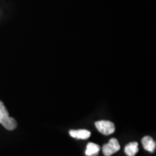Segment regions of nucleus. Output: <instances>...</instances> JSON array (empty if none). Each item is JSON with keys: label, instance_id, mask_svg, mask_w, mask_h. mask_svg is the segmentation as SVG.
<instances>
[{"label": "nucleus", "instance_id": "nucleus-1", "mask_svg": "<svg viewBox=\"0 0 156 156\" xmlns=\"http://www.w3.org/2000/svg\"><path fill=\"white\" fill-rule=\"evenodd\" d=\"M0 124L9 131L14 130L17 127L16 120L9 116V113L2 101H0Z\"/></svg>", "mask_w": 156, "mask_h": 156}, {"label": "nucleus", "instance_id": "nucleus-2", "mask_svg": "<svg viewBox=\"0 0 156 156\" xmlns=\"http://www.w3.org/2000/svg\"><path fill=\"white\" fill-rule=\"evenodd\" d=\"M97 129L104 135H110L115 132V126L114 123L109 121L101 120L95 123Z\"/></svg>", "mask_w": 156, "mask_h": 156}, {"label": "nucleus", "instance_id": "nucleus-3", "mask_svg": "<svg viewBox=\"0 0 156 156\" xmlns=\"http://www.w3.org/2000/svg\"><path fill=\"white\" fill-rule=\"evenodd\" d=\"M120 150V145L116 138H112L108 143L103 146L102 151L105 156H111Z\"/></svg>", "mask_w": 156, "mask_h": 156}, {"label": "nucleus", "instance_id": "nucleus-4", "mask_svg": "<svg viewBox=\"0 0 156 156\" xmlns=\"http://www.w3.org/2000/svg\"><path fill=\"white\" fill-rule=\"evenodd\" d=\"M142 144L144 149L150 153H153L156 147V143L153 138L150 136H145L142 138Z\"/></svg>", "mask_w": 156, "mask_h": 156}, {"label": "nucleus", "instance_id": "nucleus-5", "mask_svg": "<svg viewBox=\"0 0 156 156\" xmlns=\"http://www.w3.org/2000/svg\"><path fill=\"white\" fill-rule=\"evenodd\" d=\"M69 134L72 137L78 140H87L90 136V132L86 129L70 130Z\"/></svg>", "mask_w": 156, "mask_h": 156}, {"label": "nucleus", "instance_id": "nucleus-6", "mask_svg": "<svg viewBox=\"0 0 156 156\" xmlns=\"http://www.w3.org/2000/svg\"><path fill=\"white\" fill-rule=\"evenodd\" d=\"M139 148H138V143L136 142H132L129 143L124 147V153L127 156H134L137 153Z\"/></svg>", "mask_w": 156, "mask_h": 156}, {"label": "nucleus", "instance_id": "nucleus-7", "mask_svg": "<svg viewBox=\"0 0 156 156\" xmlns=\"http://www.w3.org/2000/svg\"><path fill=\"white\" fill-rule=\"evenodd\" d=\"M100 151V147L98 145L90 142L87 144L86 150H85V155L87 156H96Z\"/></svg>", "mask_w": 156, "mask_h": 156}]
</instances>
